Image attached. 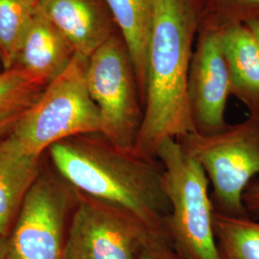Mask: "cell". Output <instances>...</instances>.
I'll return each mask as SVG.
<instances>
[{"label": "cell", "instance_id": "cell-1", "mask_svg": "<svg viewBox=\"0 0 259 259\" xmlns=\"http://www.w3.org/2000/svg\"><path fill=\"white\" fill-rule=\"evenodd\" d=\"M49 150L58 174L81 193L117 205L164 234L171 208L156 157L112 143L101 133L64 139Z\"/></svg>", "mask_w": 259, "mask_h": 259}, {"label": "cell", "instance_id": "cell-2", "mask_svg": "<svg viewBox=\"0 0 259 259\" xmlns=\"http://www.w3.org/2000/svg\"><path fill=\"white\" fill-rule=\"evenodd\" d=\"M200 25L194 0H156L147 54L144 119L136 145L144 155L156 157L167 139L195 132L187 81Z\"/></svg>", "mask_w": 259, "mask_h": 259}, {"label": "cell", "instance_id": "cell-3", "mask_svg": "<svg viewBox=\"0 0 259 259\" xmlns=\"http://www.w3.org/2000/svg\"><path fill=\"white\" fill-rule=\"evenodd\" d=\"M156 157L163 167L162 185L171 208L164 223L167 239L185 259H221L204 168L177 139L162 142Z\"/></svg>", "mask_w": 259, "mask_h": 259}, {"label": "cell", "instance_id": "cell-4", "mask_svg": "<svg viewBox=\"0 0 259 259\" xmlns=\"http://www.w3.org/2000/svg\"><path fill=\"white\" fill-rule=\"evenodd\" d=\"M88 64L89 58L76 53L21 114L11 134L29 153L40 157L59 141L101 133V114L88 88Z\"/></svg>", "mask_w": 259, "mask_h": 259}, {"label": "cell", "instance_id": "cell-5", "mask_svg": "<svg viewBox=\"0 0 259 259\" xmlns=\"http://www.w3.org/2000/svg\"><path fill=\"white\" fill-rule=\"evenodd\" d=\"M204 168L212 186L214 211L249 216L243 193L259 175V115H249L211 135L187 134L177 139Z\"/></svg>", "mask_w": 259, "mask_h": 259}, {"label": "cell", "instance_id": "cell-6", "mask_svg": "<svg viewBox=\"0 0 259 259\" xmlns=\"http://www.w3.org/2000/svg\"><path fill=\"white\" fill-rule=\"evenodd\" d=\"M87 82L101 114V134L119 147L136 148L144 106L135 65L120 31L89 58Z\"/></svg>", "mask_w": 259, "mask_h": 259}, {"label": "cell", "instance_id": "cell-7", "mask_svg": "<svg viewBox=\"0 0 259 259\" xmlns=\"http://www.w3.org/2000/svg\"><path fill=\"white\" fill-rule=\"evenodd\" d=\"M78 191L65 179L38 176L10 233L6 259H65L66 221Z\"/></svg>", "mask_w": 259, "mask_h": 259}, {"label": "cell", "instance_id": "cell-8", "mask_svg": "<svg viewBox=\"0 0 259 259\" xmlns=\"http://www.w3.org/2000/svg\"><path fill=\"white\" fill-rule=\"evenodd\" d=\"M150 232L127 210L78 191L65 259H139Z\"/></svg>", "mask_w": 259, "mask_h": 259}, {"label": "cell", "instance_id": "cell-9", "mask_svg": "<svg viewBox=\"0 0 259 259\" xmlns=\"http://www.w3.org/2000/svg\"><path fill=\"white\" fill-rule=\"evenodd\" d=\"M187 94L196 133L211 135L228 126L226 109L232 94L222 30L199 29L189 67Z\"/></svg>", "mask_w": 259, "mask_h": 259}, {"label": "cell", "instance_id": "cell-10", "mask_svg": "<svg viewBox=\"0 0 259 259\" xmlns=\"http://www.w3.org/2000/svg\"><path fill=\"white\" fill-rule=\"evenodd\" d=\"M38 5L84 58L119 32L106 0H38Z\"/></svg>", "mask_w": 259, "mask_h": 259}, {"label": "cell", "instance_id": "cell-11", "mask_svg": "<svg viewBox=\"0 0 259 259\" xmlns=\"http://www.w3.org/2000/svg\"><path fill=\"white\" fill-rule=\"evenodd\" d=\"M75 54L73 46L38 5L13 67L37 75L48 84L65 71Z\"/></svg>", "mask_w": 259, "mask_h": 259}, {"label": "cell", "instance_id": "cell-12", "mask_svg": "<svg viewBox=\"0 0 259 259\" xmlns=\"http://www.w3.org/2000/svg\"><path fill=\"white\" fill-rule=\"evenodd\" d=\"M39 157L12 134L0 140V234L9 237L20 207L39 176Z\"/></svg>", "mask_w": 259, "mask_h": 259}, {"label": "cell", "instance_id": "cell-13", "mask_svg": "<svg viewBox=\"0 0 259 259\" xmlns=\"http://www.w3.org/2000/svg\"><path fill=\"white\" fill-rule=\"evenodd\" d=\"M231 94L249 111L259 115V42L247 24H235L222 30Z\"/></svg>", "mask_w": 259, "mask_h": 259}, {"label": "cell", "instance_id": "cell-14", "mask_svg": "<svg viewBox=\"0 0 259 259\" xmlns=\"http://www.w3.org/2000/svg\"><path fill=\"white\" fill-rule=\"evenodd\" d=\"M106 2L129 48L144 106L147 54L156 0H106Z\"/></svg>", "mask_w": 259, "mask_h": 259}, {"label": "cell", "instance_id": "cell-15", "mask_svg": "<svg viewBox=\"0 0 259 259\" xmlns=\"http://www.w3.org/2000/svg\"><path fill=\"white\" fill-rule=\"evenodd\" d=\"M213 227L221 259H259L258 221L214 211Z\"/></svg>", "mask_w": 259, "mask_h": 259}, {"label": "cell", "instance_id": "cell-16", "mask_svg": "<svg viewBox=\"0 0 259 259\" xmlns=\"http://www.w3.org/2000/svg\"><path fill=\"white\" fill-rule=\"evenodd\" d=\"M38 9V0H0V63L15 65L20 44Z\"/></svg>", "mask_w": 259, "mask_h": 259}, {"label": "cell", "instance_id": "cell-17", "mask_svg": "<svg viewBox=\"0 0 259 259\" xmlns=\"http://www.w3.org/2000/svg\"><path fill=\"white\" fill-rule=\"evenodd\" d=\"M47 83L19 67L0 71V113L22 111L35 102Z\"/></svg>", "mask_w": 259, "mask_h": 259}, {"label": "cell", "instance_id": "cell-18", "mask_svg": "<svg viewBox=\"0 0 259 259\" xmlns=\"http://www.w3.org/2000/svg\"><path fill=\"white\" fill-rule=\"evenodd\" d=\"M200 27L223 30L259 19V0H194Z\"/></svg>", "mask_w": 259, "mask_h": 259}, {"label": "cell", "instance_id": "cell-19", "mask_svg": "<svg viewBox=\"0 0 259 259\" xmlns=\"http://www.w3.org/2000/svg\"><path fill=\"white\" fill-rule=\"evenodd\" d=\"M139 259H185L167 239L165 234L149 232L139 252Z\"/></svg>", "mask_w": 259, "mask_h": 259}, {"label": "cell", "instance_id": "cell-20", "mask_svg": "<svg viewBox=\"0 0 259 259\" xmlns=\"http://www.w3.org/2000/svg\"><path fill=\"white\" fill-rule=\"evenodd\" d=\"M243 204L250 218L259 220V179H253L243 193Z\"/></svg>", "mask_w": 259, "mask_h": 259}, {"label": "cell", "instance_id": "cell-21", "mask_svg": "<svg viewBox=\"0 0 259 259\" xmlns=\"http://www.w3.org/2000/svg\"><path fill=\"white\" fill-rule=\"evenodd\" d=\"M23 111H12L0 113V140L8 137L13 132Z\"/></svg>", "mask_w": 259, "mask_h": 259}, {"label": "cell", "instance_id": "cell-22", "mask_svg": "<svg viewBox=\"0 0 259 259\" xmlns=\"http://www.w3.org/2000/svg\"><path fill=\"white\" fill-rule=\"evenodd\" d=\"M9 250V240L0 234V259H6Z\"/></svg>", "mask_w": 259, "mask_h": 259}, {"label": "cell", "instance_id": "cell-23", "mask_svg": "<svg viewBox=\"0 0 259 259\" xmlns=\"http://www.w3.org/2000/svg\"><path fill=\"white\" fill-rule=\"evenodd\" d=\"M246 24L248 25V27L250 28V31L252 32V34L254 35V37H256V39L258 40L259 42V19L252 20Z\"/></svg>", "mask_w": 259, "mask_h": 259}, {"label": "cell", "instance_id": "cell-24", "mask_svg": "<svg viewBox=\"0 0 259 259\" xmlns=\"http://www.w3.org/2000/svg\"><path fill=\"white\" fill-rule=\"evenodd\" d=\"M1 70H3V68H2V65H1V63H0V71Z\"/></svg>", "mask_w": 259, "mask_h": 259}]
</instances>
